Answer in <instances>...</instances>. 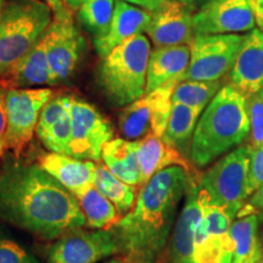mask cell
<instances>
[{"label": "cell", "instance_id": "1", "mask_svg": "<svg viewBox=\"0 0 263 263\" xmlns=\"http://www.w3.org/2000/svg\"><path fill=\"white\" fill-rule=\"evenodd\" d=\"M0 218L44 240L83 228L78 199L39 164L5 159L0 168Z\"/></svg>", "mask_w": 263, "mask_h": 263}, {"label": "cell", "instance_id": "2", "mask_svg": "<svg viewBox=\"0 0 263 263\" xmlns=\"http://www.w3.org/2000/svg\"><path fill=\"white\" fill-rule=\"evenodd\" d=\"M189 170L164 168L141 186L133 210L112 227L126 263H154L176 224L179 202L192 183Z\"/></svg>", "mask_w": 263, "mask_h": 263}, {"label": "cell", "instance_id": "3", "mask_svg": "<svg viewBox=\"0 0 263 263\" xmlns=\"http://www.w3.org/2000/svg\"><path fill=\"white\" fill-rule=\"evenodd\" d=\"M249 133L246 98L232 84L223 85L197 121L190 143V159L196 167H206L240 145Z\"/></svg>", "mask_w": 263, "mask_h": 263}, {"label": "cell", "instance_id": "4", "mask_svg": "<svg viewBox=\"0 0 263 263\" xmlns=\"http://www.w3.org/2000/svg\"><path fill=\"white\" fill-rule=\"evenodd\" d=\"M150 39L138 34L105 55L98 68V83L115 106L126 107L146 93Z\"/></svg>", "mask_w": 263, "mask_h": 263}, {"label": "cell", "instance_id": "5", "mask_svg": "<svg viewBox=\"0 0 263 263\" xmlns=\"http://www.w3.org/2000/svg\"><path fill=\"white\" fill-rule=\"evenodd\" d=\"M51 9L42 0H9L0 16V78L34 47L51 25Z\"/></svg>", "mask_w": 263, "mask_h": 263}, {"label": "cell", "instance_id": "6", "mask_svg": "<svg viewBox=\"0 0 263 263\" xmlns=\"http://www.w3.org/2000/svg\"><path fill=\"white\" fill-rule=\"evenodd\" d=\"M250 151L249 145L229 151L203 174L200 182L209 201L226 210L233 218L250 195Z\"/></svg>", "mask_w": 263, "mask_h": 263}, {"label": "cell", "instance_id": "7", "mask_svg": "<svg viewBox=\"0 0 263 263\" xmlns=\"http://www.w3.org/2000/svg\"><path fill=\"white\" fill-rule=\"evenodd\" d=\"M179 81H171L127 105L118 117L123 139L138 141L147 137H163L172 111V95Z\"/></svg>", "mask_w": 263, "mask_h": 263}, {"label": "cell", "instance_id": "8", "mask_svg": "<svg viewBox=\"0 0 263 263\" xmlns=\"http://www.w3.org/2000/svg\"><path fill=\"white\" fill-rule=\"evenodd\" d=\"M239 34H195L190 62L180 81H221L230 73L241 45Z\"/></svg>", "mask_w": 263, "mask_h": 263}, {"label": "cell", "instance_id": "9", "mask_svg": "<svg viewBox=\"0 0 263 263\" xmlns=\"http://www.w3.org/2000/svg\"><path fill=\"white\" fill-rule=\"evenodd\" d=\"M50 88L6 89V151L20 159L34 136L42 108L52 98Z\"/></svg>", "mask_w": 263, "mask_h": 263}, {"label": "cell", "instance_id": "10", "mask_svg": "<svg viewBox=\"0 0 263 263\" xmlns=\"http://www.w3.org/2000/svg\"><path fill=\"white\" fill-rule=\"evenodd\" d=\"M45 44L52 85L67 82L77 67L84 47V39L76 27L68 6L54 14L45 33Z\"/></svg>", "mask_w": 263, "mask_h": 263}, {"label": "cell", "instance_id": "11", "mask_svg": "<svg viewBox=\"0 0 263 263\" xmlns=\"http://www.w3.org/2000/svg\"><path fill=\"white\" fill-rule=\"evenodd\" d=\"M201 197L202 216L194 238L193 263H232L230 227L234 218L226 210L212 205L202 189Z\"/></svg>", "mask_w": 263, "mask_h": 263}, {"label": "cell", "instance_id": "12", "mask_svg": "<svg viewBox=\"0 0 263 263\" xmlns=\"http://www.w3.org/2000/svg\"><path fill=\"white\" fill-rule=\"evenodd\" d=\"M115 254H120V244L112 228H78L55 240L48 250V263H98Z\"/></svg>", "mask_w": 263, "mask_h": 263}, {"label": "cell", "instance_id": "13", "mask_svg": "<svg viewBox=\"0 0 263 263\" xmlns=\"http://www.w3.org/2000/svg\"><path fill=\"white\" fill-rule=\"evenodd\" d=\"M72 140L68 156L80 160H101L104 146L114 139V128L97 107L72 98Z\"/></svg>", "mask_w": 263, "mask_h": 263}, {"label": "cell", "instance_id": "14", "mask_svg": "<svg viewBox=\"0 0 263 263\" xmlns=\"http://www.w3.org/2000/svg\"><path fill=\"white\" fill-rule=\"evenodd\" d=\"M255 25L248 0H209L194 14L195 34H238Z\"/></svg>", "mask_w": 263, "mask_h": 263}, {"label": "cell", "instance_id": "15", "mask_svg": "<svg viewBox=\"0 0 263 263\" xmlns=\"http://www.w3.org/2000/svg\"><path fill=\"white\" fill-rule=\"evenodd\" d=\"M147 37L156 48L189 45L194 31V11L179 0H170L151 12Z\"/></svg>", "mask_w": 263, "mask_h": 263}, {"label": "cell", "instance_id": "16", "mask_svg": "<svg viewBox=\"0 0 263 263\" xmlns=\"http://www.w3.org/2000/svg\"><path fill=\"white\" fill-rule=\"evenodd\" d=\"M230 82L245 98L259 93L263 88V32L254 28L242 37Z\"/></svg>", "mask_w": 263, "mask_h": 263}, {"label": "cell", "instance_id": "17", "mask_svg": "<svg viewBox=\"0 0 263 263\" xmlns=\"http://www.w3.org/2000/svg\"><path fill=\"white\" fill-rule=\"evenodd\" d=\"M151 12L129 3L116 0L115 14L103 35L94 39V47L101 58L128 39L143 34L150 24Z\"/></svg>", "mask_w": 263, "mask_h": 263}, {"label": "cell", "instance_id": "18", "mask_svg": "<svg viewBox=\"0 0 263 263\" xmlns=\"http://www.w3.org/2000/svg\"><path fill=\"white\" fill-rule=\"evenodd\" d=\"M38 164L76 197L94 185L97 164L93 161L49 153L39 157Z\"/></svg>", "mask_w": 263, "mask_h": 263}, {"label": "cell", "instance_id": "19", "mask_svg": "<svg viewBox=\"0 0 263 263\" xmlns=\"http://www.w3.org/2000/svg\"><path fill=\"white\" fill-rule=\"evenodd\" d=\"M5 89L52 85L47 57L45 35L20 60L5 77L0 78Z\"/></svg>", "mask_w": 263, "mask_h": 263}, {"label": "cell", "instance_id": "20", "mask_svg": "<svg viewBox=\"0 0 263 263\" xmlns=\"http://www.w3.org/2000/svg\"><path fill=\"white\" fill-rule=\"evenodd\" d=\"M189 62V45L154 49L147 65L146 93L157 89L171 81H179L188 68Z\"/></svg>", "mask_w": 263, "mask_h": 263}, {"label": "cell", "instance_id": "21", "mask_svg": "<svg viewBox=\"0 0 263 263\" xmlns=\"http://www.w3.org/2000/svg\"><path fill=\"white\" fill-rule=\"evenodd\" d=\"M138 161L141 172V184L144 185L164 168L172 166H182L189 170L188 161L183 154L168 143L163 137L151 136L137 141Z\"/></svg>", "mask_w": 263, "mask_h": 263}, {"label": "cell", "instance_id": "22", "mask_svg": "<svg viewBox=\"0 0 263 263\" xmlns=\"http://www.w3.org/2000/svg\"><path fill=\"white\" fill-rule=\"evenodd\" d=\"M137 150V141H130L123 138H116V139L114 138L104 146L103 155H101L105 166L118 179L132 186L141 184V172Z\"/></svg>", "mask_w": 263, "mask_h": 263}, {"label": "cell", "instance_id": "23", "mask_svg": "<svg viewBox=\"0 0 263 263\" xmlns=\"http://www.w3.org/2000/svg\"><path fill=\"white\" fill-rule=\"evenodd\" d=\"M258 216L256 213L239 217L230 227L233 241L232 263H251L262 255L257 239Z\"/></svg>", "mask_w": 263, "mask_h": 263}, {"label": "cell", "instance_id": "24", "mask_svg": "<svg viewBox=\"0 0 263 263\" xmlns=\"http://www.w3.org/2000/svg\"><path fill=\"white\" fill-rule=\"evenodd\" d=\"M85 224L91 229H110L120 221V213L107 197L91 185L77 196Z\"/></svg>", "mask_w": 263, "mask_h": 263}, {"label": "cell", "instance_id": "25", "mask_svg": "<svg viewBox=\"0 0 263 263\" xmlns=\"http://www.w3.org/2000/svg\"><path fill=\"white\" fill-rule=\"evenodd\" d=\"M202 111L183 104L172 105L168 124L163 138L182 153L190 150V143Z\"/></svg>", "mask_w": 263, "mask_h": 263}, {"label": "cell", "instance_id": "26", "mask_svg": "<svg viewBox=\"0 0 263 263\" xmlns=\"http://www.w3.org/2000/svg\"><path fill=\"white\" fill-rule=\"evenodd\" d=\"M94 186L114 203L121 216H126L133 209L137 200L134 186L118 179L104 164H98Z\"/></svg>", "mask_w": 263, "mask_h": 263}, {"label": "cell", "instance_id": "27", "mask_svg": "<svg viewBox=\"0 0 263 263\" xmlns=\"http://www.w3.org/2000/svg\"><path fill=\"white\" fill-rule=\"evenodd\" d=\"M221 88V81H180L173 90L172 103L203 111Z\"/></svg>", "mask_w": 263, "mask_h": 263}, {"label": "cell", "instance_id": "28", "mask_svg": "<svg viewBox=\"0 0 263 263\" xmlns=\"http://www.w3.org/2000/svg\"><path fill=\"white\" fill-rule=\"evenodd\" d=\"M115 6L116 0H88L77 10L81 24L94 39L107 31L112 21Z\"/></svg>", "mask_w": 263, "mask_h": 263}, {"label": "cell", "instance_id": "29", "mask_svg": "<svg viewBox=\"0 0 263 263\" xmlns=\"http://www.w3.org/2000/svg\"><path fill=\"white\" fill-rule=\"evenodd\" d=\"M39 139L42 140L43 145L47 147L50 153L61 154V155L68 156L72 140L71 112L65 115L60 121H58Z\"/></svg>", "mask_w": 263, "mask_h": 263}, {"label": "cell", "instance_id": "30", "mask_svg": "<svg viewBox=\"0 0 263 263\" xmlns=\"http://www.w3.org/2000/svg\"><path fill=\"white\" fill-rule=\"evenodd\" d=\"M71 101L72 98L68 95H58V97L52 95L50 100L42 108L41 116H39L37 129H35L39 138L47 133L65 115L70 112Z\"/></svg>", "mask_w": 263, "mask_h": 263}, {"label": "cell", "instance_id": "31", "mask_svg": "<svg viewBox=\"0 0 263 263\" xmlns=\"http://www.w3.org/2000/svg\"><path fill=\"white\" fill-rule=\"evenodd\" d=\"M0 263H39L31 251L0 228Z\"/></svg>", "mask_w": 263, "mask_h": 263}, {"label": "cell", "instance_id": "32", "mask_svg": "<svg viewBox=\"0 0 263 263\" xmlns=\"http://www.w3.org/2000/svg\"><path fill=\"white\" fill-rule=\"evenodd\" d=\"M246 110L250 121V147L263 145V99L258 93L246 98Z\"/></svg>", "mask_w": 263, "mask_h": 263}, {"label": "cell", "instance_id": "33", "mask_svg": "<svg viewBox=\"0 0 263 263\" xmlns=\"http://www.w3.org/2000/svg\"><path fill=\"white\" fill-rule=\"evenodd\" d=\"M263 186V145L250 151L249 166V192L252 195Z\"/></svg>", "mask_w": 263, "mask_h": 263}, {"label": "cell", "instance_id": "34", "mask_svg": "<svg viewBox=\"0 0 263 263\" xmlns=\"http://www.w3.org/2000/svg\"><path fill=\"white\" fill-rule=\"evenodd\" d=\"M6 128H8V115H6V89L0 84V157L6 153Z\"/></svg>", "mask_w": 263, "mask_h": 263}, {"label": "cell", "instance_id": "35", "mask_svg": "<svg viewBox=\"0 0 263 263\" xmlns=\"http://www.w3.org/2000/svg\"><path fill=\"white\" fill-rule=\"evenodd\" d=\"M122 2L129 3V4L146 10L149 12H154L166 4L167 2H170V0H122Z\"/></svg>", "mask_w": 263, "mask_h": 263}, {"label": "cell", "instance_id": "36", "mask_svg": "<svg viewBox=\"0 0 263 263\" xmlns=\"http://www.w3.org/2000/svg\"><path fill=\"white\" fill-rule=\"evenodd\" d=\"M254 14L255 22L259 31L263 32V0H248Z\"/></svg>", "mask_w": 263, "mask_h": 263}, {"label": "cell", "instance_id": "37", "mask_svg": "<svg viewBox=\"0 0 263 263\" xmlns=\"http://www.w3.org/2000/svg\"><path fill=\"white\" fill-rule=\"evenodd\" d=\"M250 205L263 211V186L252 194V197L250 199Z\"/></svg>", "mask_w": 263, "mask_h": 263}, {"label": "cell", "instance_id": "38", "mask_svg": "<svg viewBox=\"0 0 263 263\" xmlns=\"http://www.w3.org/2000/svg\"><path fill=\"white\" fill-rule=\"evenodd\" d=\"M42 2H44L45 4H47L49 8L51 9V11L54 12V14L67 6L66 5L65 0H42Z\"/></svg>", "mask_w": 263, "mask_h": 263}, {"label": "cell", "instance_id": "39", "mask_svg": "<svg viewBox=\"0 0 263 263\" xmlns=\"http://www.w3.org/2000/svg\"><path fill=\"white\" fill-rule=\"evenodd\" d=\"M179 2H182L183 4H185L194 11V10L199 9L200 6H202L205 3L209 2V0H179Z\"/></svg>", "mask_w": 263, "mask_h": 263}, {"label": "cell", "instance_id": "40", "mask_svg": "<svg viewBox=\"0 0 263 263\" xmlns=\"http://www.w3.org/2000/svg\"><path fill=\"white\" fill-rule=\"evenodd\" d=\"M66 5L68 6L71 10H78L82 4H84L88 0H65Z\"/></svg>", "mask_w": 263, "mask_h": 263}, {"label": "cell", "instance_id": "41", "mask_svg": "<svg viewBox=\"0 0 263 263\" xmlns=\"http://www.w3.org/2000/svg\"><path fill=\"white\" fill-rule=\"evenodd\" d=\"M105 263H126V262L123 261V258L122 259H121V258H114V259H110V261H107Z\"/></svg>", "mask_w": 263, "mask_h": 263}, {"label": "cell", "instance_id": "42", "mask_svg": "<svg viewBox=\"0 0 263 263\" xmlns=\"http://www.w3.org/2000/svg\"><path fill=\"white\" fill-rule=\"evenodd\" d=\"M3 8H4V0H0V16H2Z\"/></svg>", "mask_w": 263, "mask_h": 263}, {"label": "cell", "instance_id": "43", "mask_svg": "<svg viewBox=\"0 0 263 263\" xmlns=\"http://www.w3.org/2000/svg\"><path fill=\"white\" fill-rule=\"evenodd\" d=\"M261 258H262V255H261V256H259V257H258V258H256V259H255V261H252L251 263H259V262H261Z\"/></svg>", "mask_w": 263, "mask_h": 263}, {"label": "cell", "instance_id": "44", "mask_svg": "<svg viewBox=\"0 0 263 263\" xmlns=\"http://www.w3.org/2000/svg\"><path fill=\"white\" fill-rule=\"evenodd\" d=\"M259 95H261V98L263 99V88H262V89L261 90H259V93H258Z\"/></svg>", "mask_w": 263, "mask_h": 263}, {"label": "cell", "instance_id": "45", "mask_svg": "<svg viewBox=\"0 0 263 263\" xmlns=\"http://www.w3.org/2000/svg\"><path fill=\"white\" fill-rule=\"evenodd\" d=\"M259 263H263V255H262V258H261V262H259Z\"/></svg>", "mask_w": 263, "mask_h": 263}]
</instances>
